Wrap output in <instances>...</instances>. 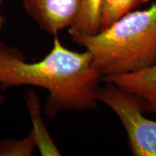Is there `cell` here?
Here are the masks:
<instances>
[{
    "mask_svg": "<svg viewBox=\"0 0 156 156\" xmlns=\"http://www.w3.org/2000/svg\"><path fill=\"white\" fill-rule=\"evenodd\" d=\"M101 73L93 66L92 56L66 48L54 36L53 47L43 59L28 63L14 50L0 44V86L42 87L48 92L44 114L54 118L68 111L95 110Z\"/></svg>",
    "mask_w": 156,
    "mask_h": 156,
    "instance_id": "cell-1",
    "label": "cell"
},
{
    "mask_svg": "<svg viewBox=\"0 0 156 156\" xmlns=\"http://www.w3.org/2000/svg\"><path fill=\"white\" fill-rule=\"evenodd\" d=\"M69 34L91 54L93 66L102 78L147 69L156 64V3L129 12L93 36Z\"/></svg>",
    "mask_w": 156,
    "mask_h": 156,
    "instance_id": "cell-2",
    "label": "cell"
},
{
    "mask_svg": "<svg viewBox=\"0 0 156 156\" xmlns=\"http://www.w3.org/2000/svg\"><path fill=\"white\" fill-rule=\"evenodd\" d=\"M98 102L104 103L119 117L127 134L134 156H156V122L145 116L137 98L116 85L106 83L97 93Z\"/></svg>",
    "mask_w": 156,
    "mask_h": 156,
    "instance_id": "cell-3",
    "label": "cell"
},
{
    "mask_svg": "<svg viewBox=\"0 0 156 156\" xmlns=\"http://www.w3.org/2000/svg\"><path fill=\"white\" fill-rule=\"evenodd\" d=\"M23 3L29 16L42 30L56 36L71 26L80 0H23Z\"/></svg>",
    "mask_w": 156,
    "mask_h": 156,
    "instance_id": "cell-4",
    "label": "cell"
},
{
    "mask_svg": "<svg viewBox=\"0 0 156 156\" xmlns=\"http://www.w3.org/2000/svg\"><path fill=\"white\" fill-rule=\"evenodd\" d=\"M104 83H110L140 101L145 112L156 114V64L135 73L104 77Z\"/></svg>",
    "mask_w": 156,
    "mask_h": 156,
    "instance_id": "cell-5",
    "label": "cell"
},
{
    "mask_svg": "<svg viewBox=\"0 0 156 156\" xmlns=\"http://www.w3.org/2000/svg\"><path fill=\"white\" fill-rule=\"evenodd\" d=\"M25 101L28 106L33 128L36 147L43 156H60L62 155L56 147L50 134H48L41 112V104L37 93L33 90H29L25 93Z\"/></svg>",
    "mask_w": 156,
    "mask_h": 156,
    "instance_id": "cell-6",
    "label": "cell"
},
{
    "mask_svg": "<svg viewBox=\"0 0 156 156\" xmlns=\"http://www.w3.org/2000/svg\"><path fill=\"white\" fill-rule=\"evenodd\" d=\"M103 0H80L77 12L69 31L93 36L100 32Z\"/></svg>",
    "mask_w": 156,
    "mask_h": 156,
    "instance_id": "cell-7",
    "label": "cell"
},
{
    "mask_svg": "<svg viewBox=\"0 0 156 156\" xmlns=\"http://www.w3.org/2000/svg\"><path fill=\"white\" fill-rule=\"evenodd\" d=\"M148 1L149 0H103L101 30L107 28L124 15L131 12L132 9Z\"/></svg>",
    "mask_w": 156,
    "mask_h": 156,
    "instance_id": "cell-8",
    "label": "cell"
},
{
    "mask_svg": "<svg viewBox=\"0 0 156 156\" xmlns=\"http://www.w3.org/2000/svg\"><path fill=\"white\" fill-rule=\"evenodd\" d=\"M36 148L34 136L30 132L22 140L7 139L0 141V156H31Z\"/></svg>",
    "mask_w": 156,
    "mask_h": 156,
    "instance_id": "cell-9",
    "label": "cell"
},
{
    "mask_svg": "<svg viewBox=\"0 0 156 156\" xmlns=\"http://www.w3.org/2000/svg\"><path fill=\"white\" fill-rule=\"evenodd\" d=\"M2 2H3V0H0V5H1V4H2ZM3 20H4V18L2 17V15H0V29H1L2 25Z\"/></svg>",
    "mask_w": 156,
    "mask_h": 156,
    "instance_id": "cell-10",
    "label": "cell"
},
{
    "mask_svg": "<svg viewBox=\"0 0 156 156\" xmlns=\"http://www.w3.org/2000/svg\"><path fill=\"white\" fill-rule=\"evenodd\" d=\"M4 101H5V99H4V98L2 96H0V108H1V106L2 104L4 103Z\"/></svg>",
    "mask_w": 156,
    "mask_h": 156,
    "instance_id": "cell-11",
    "label": "cell"
}]
</instances>
